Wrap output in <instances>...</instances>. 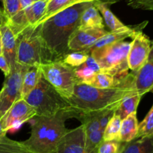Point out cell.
<instances>
[{
    "label": "cell",
    "mask_w": 153,
    "mask_h": 153,
    "mask_svg": "<svg viewBox=\"0 0 153 153\" xmlns=\"http://www.w3.org/2000/svg\"><path fill=\"white\" fill-rule=\"evenodd\" d=\"M108 33L105 28L80 29L77 28L69 40V51H86L97 40Z\"/></svg>",
    "instance_id": "obj_12"
},
{
    "label": "cell",
    "mask_w": 153,
    "mask_h": 153,
    "mask_svg": "<svg viewBox=\"0 0 153 153\" xmlns=\"http://www.w3.org/2000/svg\"><path fill=\"white\" fill-rule=\"evenodd\" d=\"M0 153H36L25 146L22 142L4 136L0 140Z\"/></svg>",
    "instance_id": "obj_27"
},
{
    "label": "cell",
    "mask_w": 153,
    "mask_h": 153,
    "mask_svg": "<svg viewBox=\"0 0 153 153\" xmlns=\"http://www.w3.org/2000/svg\"><path fill=\"white\" fill-rule=\"evenodd\" d=\"M73 118L70 109L52 116H35L31 125V136L22 143L36 153H53L58 142L68 129L66 120Z\"/></svg>",
    "instance_id": "obj_3"
},
{
    "label": "cell",
    "mask_w": 153,
    "mask_h": 153,
    "mask_svg": "<svg viewBox=\"0 0 153 153\" xmlns=\"http://www.w3.org/2000/svg\"><path fill=\"white\" fill-rule=\"evenodd\" d=\"M104 130L100 129L96 131L85 134V152L86 153H97V148L103 141Z\"/></svg>",
    "instance_id": "obj_30"
},
{
    "label": "cell",
    "mask_w": 153,
    "mask_h": 153,
    "mask_svg": "<svg viewBox=\"0 0 153 153\" xmlns=\"http://www.w3.org/2000/svg\"><path fill=\"white\" fill-rule=\"evenodd\" d=\"M45 60L38 28L28 26L16 36V62L22 65L39 66Z\"/></svg>",
    "instance_id": "obj_6"
},
{
    "label": "cell",
    "mask_w": 153,
    "mask_h": 153,
    "mask_svg": "<svg viewBox=\"0 0 153 153\" xmlns=\"http://www.w3.org/2000/svg\"><path fill=\"white\" fill-rule=\"evenodd\" d=\"M114 112V111H108V112H104V113H102L100 116L99 119H100V128H101L102 130H105V127L107 126L108 123L111 118L112 116H113Z\"/></svg>",
    "instance_id": "obj_34"
},
{
    "label": "cell",
    "mask_w": 153,
    "mask_h": 153,
    "mask_svg": "<svg viewBox=\"0 0 153 153\" xmlns=\"http://www.w3.org/2000/svg\"><path fill=\"white\" fill-rule=\"evenodd\" d=\"M0 1H1V2H2V0H0Z\"/></svg>",
    "instance_id": "obj_43"
},
{
    "label": "cell",
    "mask_w": 153,
    "mask_h": 153,
    "mask_svg": "<svg viewBox=\"0 0 153 153\" xmlns=\"http://www.w3.org/2000/svg\"><path fill=\"white\" fill-rule=\"evenodd\" d=\"M28 67L17 62L16 67L10 70V74L5 77L0 91V119L14 102L21 99L22 77Z\"/></svg>",
    "instance_id": "obj_8"
},
{
    "label": "cell",
    "mask_w": 153,
    "mask_h": 153,
    "mask_svg": "<svg viewBox=\"0 0 153 153\" xmlns=\"http://www.w3.org/2000/svg\"><path fill=\"white\" fill-rule=\"evenodd\" d=\"M4 20H5V17L4 16V14H3V11H1V9H0V26L4 22Z\"/></svg>",
    "instance_id": "obj_38"
},
{
    "label": "cell",
    "mask_w": 153,
    "mask_h": 153,
    "mask_svg": "<svg viewBox=\"0 0 153 153\" xmlns=\"http://www.w3.org/2000/svg\"><path fill=\"white\" fill-rule=\"evenodd\" d=\"M19 2H20L21 6H22L23 10H25V9H26L27 8L29 7L33 2L32 0H19Z\"/></svg>",
    "instance_id": "obj_36"
},
{
    "label": "cell",
    "mask_w": 153,
    "mask_h": 153,
    "mask_svg": "<svg viewBox=\"0 0 153 153\" xmlns=\"http://www.w3.org/2000/svg\"><path fill=\"white\" fill-rule=\"evenodd\" d=\"M131 76V72L128 74V76L123 80L114 77L108 74L103 71H99L93 76L92 79L90 80L87 85L91 86L95 88H111L114 87L119 86L123 84L128 80Z\"/></svg>",
    "instance_id": "obj_20"
},
{
    "label": "cell",
    "mask_w": 153,
    "mask_h": 153,
    "mask_svg": "<svg viewBox=\"0 0 153 153\" xmlns=\"http://www.w3.org/2000/svg\"><path fill=\"white\" fill-rule=\"evenodd\" d=\"M131 42L121 41L111 44L88 52L98 64L101 71L123 80L129 74L128 54Z\"/></svg>",
    "instance_id": "obj_4"
},
{
    "label": "cell",
    "mask_w": 153,
    "mask_h": 153,
    "mask_svg": "<svg viewBox=\"0 0 153 153\" xmlns=\"http://www.w3.org/2000/svg\"><path fill=\"white\" fill-rule=\"evenodd\" d=\"M89 56L88 52L83 50L69 51L59 61H61L68 67L74 69L84 64L87 61Z\"/></svg>",
    "instance_id": "obj_28"
},
{
    "label": "cell",
    "mask_w": 153,
    "mask_h": 153,
    "mask_svg": "<svg viewBox=\"0 0 153 153\" xmlns=\"http://www.w3.org/2000/svg\"><path fill=\"white\" fill-rule=\"evenodd\" d=\"M2 54V47H1V35H0V55Z\"/></svg>",
    "instance_id": "obj_39"
},
{
    "label": "cell",
    "mask_w": 153,
    "mask_h": 153,
    "mask_svg": "<svg viewBox=\"0 0 153 153\" xmlns=\"http://www.w3.org/2000/svg\"><path fill=\"white\" fill-rule=\"evenodd\" d=\"M77 82L88 84L93 76L99 71H101L96 60L89 56L87 61L79 67L73 69Z\"/></svg>",
    "instance_id": "obj_19"
},
{
    "label": "cell",
    "mask_w": 153,
    "mask_h": 153,
    "mask_svg": "<svg viewBox=\"0 0 153 153\" xmlns=\"http://www.w3.org/2000/svg\"><path fill=\"white\" fill-rule=\"evenodd\" d=\"M35 116H37L35 110L24 99L21 98L14 102L1 118V122L4 129L7 132L16 130Z\"/></svg>",
    "instance_id": "obj_10"
},
{
    "label": "cell",
    "mask_w": 153,
    "mask_h": 153,
    "mask_svg": "<svg viewBox=\"0 0 153 153\" xmlns=\"http://www.w3.org/2000/svg\"><path fill=\"white\" fill-rule=\"evenodd\" d=\"M120 153H153L152 136L136 138L131 142H123Z\"/></svg>",
    "instance_id": "obj_21"
},
{
    "label": "cell",
    "mask_w": 153,
    "mask_h": 153,
    "mask_svg": "<svg viewBox=\"0 0 153 153\" xmlns=\"http://www.w3.org/2000/svg\"><path fill=\"white\" fill-rule=\"evenodd\" d=\"M94 2L75 3L37 26L43 42L44 62L61 60L69 52V40L79 27L82 13Z\"/></svg>",
    "instance_id": "obj_1"
},
{
    "label": "cell",
    "mask_w": 153,
    "mask_h": 153,
    "mask_svg": "<svg viewBox=\"0 0 153 153\" xmlns=\"http://www.w3.org/2000/svg\"><path fill=\"white\" fill-rule=\"evenodd\" d=\"M49 1V0H38L33 2L29 7L24 10L26 19L30 26H36L44 14Z\"/></svg>",
    "instance_id": "obj_25"
},
{
    "label": "cell",
    "mask_w": 153,
    "mask_h": 153,
    "mask_svg": "<svg viewBox=\"0 0 153 153\" xmlns=\"http://www.w3.org/2000/svg\"><path fill=\"white\" fill-rule=\"evenodd\" d=\"M153 92V90H152ZM153 135V104L145 118L138 123V131L136 138L150 137Z\"/></svg>",
    "instance_id": "obj_31"
},
{
    "label": "cell",
    "mask_w": 153,
    "mask_h": 153,
    "mask_svg": "<svg viewBox=\"0 0 153 153\" xmlns=\"http://www.w3.org/2000/svg\"><path fill=\"white\" fill-rule=\"evenodd\" d=\"M147 23L148 21H144L141 23L137 24V25L126 26L124 28L117 30V31L108 32L107 34L100 38L99 40H97V42L85 52L88 53V52L93 49L100 48L102 46H106V45L111 44L124 40L128 38H131L135 34L136 32L139 31H143V29L146 27Z\"/></svg>",
    "instance_id": "obj_15"
},
{
    "label": "cell",
    "mask_w": 153,
    "mask_h": 153,
    "mask_svg": "<svg viewBox=\"0 0 153 153\" xmlns=\"http://www.w3.org/2000/svg\"><path fill=\"white\" fill-rule=\"evenodd\" d=\"M100 2L105 3L107 5H111L120 0H97ZM128 6L134 9L153 10V0H126Z\"/></svg>",
    "instance_id": "obj_32"
},
{
    "label": "cell",
    "mask_w": 153,
    "mask_h": 153,
    "mask_svg": "<svg viewBox=\"0 0 153 153\" xmlns=\"http://www.w3.org/2000/svg\"><path fill=\"white\" fill-rule=\"evenodd\" d=\"M53 153H86L85 131L81 124L73 129H68L58 142Z\"/></svg>",
    "instance_id": "obj_11"
},
{
    "label": "cell",
    "mask_w": 153,
    "mask_h": 153,
    "mask_svg": "<svg viewBox=\"0 0 153 153\" xmlns=\"http://www.w3.org/2000/svg\"><path fill=\"white\" fill-rule=\"evenodd\" d=\"M103 18L100 11L94 5V2L88 6L81 16L78 28L80 29H93V28H105Z\"/></svg>",
    "instance_id": "obj_17"
},
{
    "label": "cell",
    "mask_w": 153,
    "mask_h": 153,
    "mask_svg": "<svg viewBox=\"0 0 153 153\" xmlns=\"http://www.w3.org/2000/svg\"><path fill=\"white\" fill-rule=\"evenodd\" d=\"M3 14L15 35L17 36L28 24L19 0H2Z\"/></svg>",
    "instance_id": "obj_13"
},
{
    "label": "cell",
    "mask_w": 153,
    "mask_h": 153,
    "mask_svg": "<svg viewBox=\"0 0 153 153\" xmlns=\"http://www.w3.org/2000/svg\"><path fill=\"white\" fill-rule=\"evenodd\" d=\"M39 68L42 76L63 98L68 99L73 95L77 83L73 68L59 60L43 62Z\"/></svg>",
    "instance_id": "obj_7"
},
{
    "label": "cell",
    "mask_w": 153,
    "mask_h": 153,
    "mask_svg": "<svg viewBox=\"0 0 153 153\" xmlns=\"http://www.w3.org/2000/svg\"><path fill=\"white\" fill-rule=\"evenodd\" d=\"M94 5L97 7L100 13L102 14L105 23L107 26L108 28L110 29V32L117 31L124 28L126 25L123 23L122 21L120 20L117 17L114 15V14L111 10L109 6L105 3L100 2L97 0L94 1Z\"/></svg>",
    "instance_id": "obj_24"
},
{
    "label": "cell",
    "mask_w": 153,
    "mask_h": 153,
    "mask_svg": "<svg viewBox=\"0 0 153 153\" xmlns=\"http://www.w3.org/2000/svg\"><path fill=\"white\" fill-rule=\"evenodd\" d=\"M80 2H94L96 1V0H79Z\"/></svg>",
    "instance_id": "obj_40"
},
{
    "label": "cell",
    "mask_w": 153,
    "mask_h": 153,
    "mask_svg": "<svg viewBox=\"0 0 153 153\" xmlns=\"http://www.w3.org/2000/svg\"><path fill=\"white\" fill-rule=\"evenodd\" d=\"M142 96L137 92L131 93L123 100L120 104L115 110L114 113L120 116V118L123 120L132 112H137V106Z\"/></svg>",
    "instance_id": "obj_23"
},
{
    "label": "cell",
    "mask_w": 153,
    "mask_h": 153,
    "mask_svg": "<svg viewBox=\"0 0 153 153\" xmlns=\"http://www.w3.org/2000/svg\"><path fill=\"white\" fill-rule=\"evenodd\" d=\"M152 140H153V135L152 136Z\"/></svg>",
    "instance_id": "obj_42"
},
{
    "label": "cell",
    "mask_w": 153,
    "mask_h": 153,
    "mask_svg": "<svg viewBox=\"0 0 153 153\" xmlns=\"http://www.w3.org/2000/svg\"><path fill=\"white\" fill-rule=\"evenodd\" d=\"M77 2H80L79 0H49L47 5H46L44 14L42 16L40 20L37 22V25L34 26H37L39 24L43 22V21H45L50 16H53L58 12L64 10L68 6L72 5V4Z\"/></svg>",
    "instance_id": "obj_26"
},
{
    "label": "cell",
    "mask_w": 153,
    "mask_h": 153,
    "mask_svg": "<svg viewBox=\"0 0 153 153\" xmlns=\"http://www.w3.org/2000/svg\"><path fill=\"white\" fill-rule=\"evenodd\" d=\"M134 87L141 96L153 90V40L147 60L136 73H134Z\"/></svg>",
    "instance_id": "obj_14"
},
{
    "label": "cell",
    "mask_w": 153,
    "mask_h": 153,
    "mask_svg": "<svg viewBox=\"0 0 153 153\" xmlns=\"http://www.w3.org/2000/svg\"><path fill=\"white\" fill-rule=\"evenodd\" d=\"M123 142L117 140H103L99 146L97 153H120Z\"/></svg>",
    "instance_id": "obj_33"
},
{
    "label": "cell",
    "mask_w": 153,
    "mask_h": 153,
    "mask_svg": "<svg viewBox=\"0 0 153 153\" xmlns=\"http://www.w3.org/2000/svg\"><path fill=\"white\" fill-rule=\"evenodd\" d=\"M136 92L134 87V73L128 80L111 88H98L77 82L73 94L67 99L73 118L80 120L88 116H100L108 111H114L126 96Z\"/></svg>",
    "instance_id": "obj_2"
},
{
    "label": "cell",
    "mask_w": 153,
    "mask_h": 153,
    "mask_svg": "<svg viewBox=\"0 0 153 153\" xmlns=\"http://www.w3.org/2000/svg\"><path fill=\"white\" fill-rule=\"evenodd\" d=\"M131 39L128 54V64L129 70L136 73L147 60L152 40L143 31L136 32Z\"/></svg>",
    "instance_id": "obj_9"
},
{
    "label": "cell",
    "mask_w": 153,
    "mask_h": 153,
    "mask_svg": "<svg viewBox=\"0 0 153 153\" xmlns=\"http://www.w3.org/2000/svg\"><path fill=\"white\" fill-rule=\"evenodd\" d=\"M23 99L40 116H52L70 107L67 99L63 98L42 74L35 88Z\"/></svg>",
    "instance_id": "obj_5"
},
{
    "label": "cell",
    "mask_w": 153,
    "mask_h": 153,
    "mask_svg": "<svg viewBox=\"0 0 153 153\" xmlns=\"http://www.w3.org/2000/svg\"><path fill=\"white\" fill-rule=\"evenodd\" d=\"M33 2H36V1H38V0H32Z\"/></svg>",
    "instance_id": "obj_41"
},
{
    "label": "cell",
    "mask_w": 153,
    "mask_h": 153,
    "mask_svg": "<svg viewBox=\"0 0 153 153\" xmlns=\"http://www.w3.org/2000/svg\"><path fill=\"white\" fill-rule=\"evenodd\" d=\"M41 76L39 66H28L22 77L21 98L26 97L36 87Z\"/></svg>",
    "instance_id": "obj_22"
},
{
    "label": "cell",
    "mask_w": 153,
    "mask_h": 153,
    "mask_svg": "<svg viewBox=\"0 0 153 153\" xmlns=\"http://www.w3.org/2000/svg\"><path fill=\"white\" fill-rule=\"evenodd\" d=\"M0 35H1L2 54L5 57L10 70H13L16 62V36L6 20L0 26Z\"/></svg>",
    "instance_id": "obj_16"
},
{
    "label": "cell",
    "mask_w": 153,
    "mask_h": 153,
    "mask_svg": "<svg viewBox=\"0 0 153 153\" xmlns=\"http://www.w3.org/2000/svg\"><path fill=\"white\" fill-rule=\"evenodd\" d=\"M0 70L3 72L4 76H7L10 73V68L3 54L0 55Z\"/></svg>",
    "instance_id": "obj_35"
},
{
    "label": "cell",
    "mask_w": 153,
    "mask_h": 153,
    "mask_svg": "<svg viewBox=\"0 0 153 153\" xmlns=\"http://www.w3.org/2000/svg\"><path fill=\"white\" fill-rule=\"evenodd\" d=\"M6 134H7V131H6L4 129V128H3L1 119H0V140H1L3 136H6Z\"/></svg>",
    "instance_id": "obj_37"
},
{
    "label": "cell",
    "mask_w": 153,
    "mask_h": 153,
    "mask_svg": "<svg viewBox=\"0 0 153 153\" xmlns=\"http://www.w3.org/2000/svg\"><path fill=\"white\" fill-rule=\"evenodd\" d=\"M138 131V121L137 118V112L128 115L121 122L120 130L119 141L122 142H131L136 139Z\"/></svg>",
    "instance_id": "obj_18"
},
{
    "label": "cell",
    "mask_w": 153,
    "mask_h": 153,
    "mask_svg": "<svg viewBox=\"0 0 153 153\" xmlns=\"http://www.w3.org/2000/svg\"><path fill=\"white\" fill-rule=\"evenodd\" d=\"M121 122L122 119L120 118V116L114 113L104 130L103 140L119 141Z\"/></svg>",
    "instance_id": "obj_29"
}]
</instances>
